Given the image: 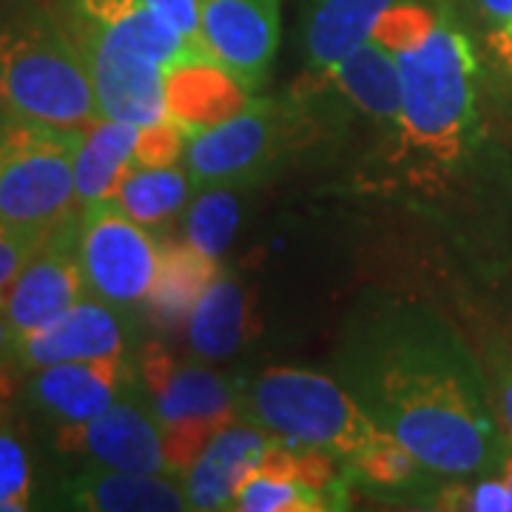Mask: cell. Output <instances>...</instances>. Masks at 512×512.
Segmentation results:
<instances>
[{
  "label": "cell",
  "instance_id": "obj_30",
  "mask_svg": "<svg viewBox=\"0 0 512 512\" xmlns=\"http://www.w3.org/2000/svg\"><path fill=\"white\" fill-rule=\"evenodd\" d=\"M146 3L160 15V18L168 20V23H171V26H174L197 52L208 55V49H205V43H202L200 35V0H146ZM211 60H214V57H211ZM214 63H217V60H214Z\"/></svg>",
  "mask_w": 512,
  "mask_h": 512
},
{
  "label": "cell",
  "instance_id": "obj_21",
  "mask_svg": "<svg viewBox=\"0 0 512 512\" xmlns=\"http://www.w3.org/2000/svg\"><path fill=\"white\" fill-rule=\"evenodd\" d=\"M248 322V305L245 291L231 271L217 268L214 279L197 299L194 311L188 313L185 333H188V348L194 359L200 362H222L231 353H237L245 336Z\"/></svg>",
  "mask_w": 512,
  "mask_h": 512
},
{
  "label": "cell",
  "instance_id": "obj_5",
  "mask_svg": "<svg viewBox=\"0 0 512 512\" xmlns=\"http://www.w3.org/2000/svg\"><path fill=\"white\" fill-rule=\"evenodd\" d=\"M311 137L299 100L248 97L234 114L188 134L183 163L202 188H254L271 180Z\"/></svg>",
  "mask_w": 512,
  "mask_h": 512
},
{
  "label": "cell",
  "instance_id": "obj_29",
  "mask_svg": "<svg viewBox=\"0 0 512 512\" xmlns=\"http://www.w3.org/2000/svg\"><path fill=\"white\" fill-rule=\"evenodd\" d=\"M52 228H26L0 222V299L12 288V282L26 268V262L40 251Z\"/></svg>",
  "mask_w": 512,
  "mask_h": 512
},
{
  "label": "cell",
  "instance_id": "obj_20",
  "mask_svg": "<svg viewBox=\"0 0 512 512\" xmlns=\"http://www.w3.org/2000/svg\"><path fill=\"white\" fill-rule=\"evenodd\" d=\"M143 126L97 117L86 126L83 143L74 165V205L86 208L89 202L109 197L117 183L137 165Z\"/></svg>",
  "mask_w": 512,
  "mask_h": 512
},
{
  "label": "cell",
  "instance_id": "obj_18",
  "mask_svg": "<svg viewBox=\"0 0 512 512\" xmlns=\"http://www.w3.org/2000/svg\"><path fill=\"white\" fill-rule=\"evenodd\" d=\"M330 89L339 103L353 114H362L367 123L379 126L390 140V157H399L402 151V77L399 60L382 46L376 37H370L362 49L336 66L328 80L316 83Z\"/></svg>",
  "mask_w": 512,
  "mask_h": 512
},
{
  "label": "cell",
  "instance_id": "obj_26",
  "mask_svg": "<svg viewBox=\"0 0 512 512\" xmlns=\"http://www.w3.org/2000/svg\"><path fill=\"white\" fill-rule=\"evenodd\" d=\"M476 350L498 421L507 433V441H512V333L507 325L484 330Z\"/></svg>",
  "mask_w": 512,
  "mask_h": 512
},
{
  "label": "cell",
  "instance_id": "obj_13",
  "mask_svg": "<svg viewBox=\"0 0 512 512\" xmlns=\"http://www.w3.org/2000/svg\"><path fill=\"white\" fill-rule=\"evenodd\" d=\"M77 231L80 208L52 225L40 251L26 262V268L3 296V311L12 325L15 342L26 333L43 328L57 313L72 308L77 299L89 293L77 254Z\"/></svg>",
  "mask_w": 512,
  "mask_h": 512
},
{
  "label": "cell",
  "instance_id": "obj_1",
  "mask_svg": "<svg viewBox=\"0 0 512 512\" xmlns=\"http://www.w3.org/2000/svg\"><path fill=\"white\" fill-rule=\"evenodd\" d=\"M330 373L441 481L498 473L507 433L484 367L439 305L413 293L362 291L336 333Z\"/></svg>",
  "mask_w": 512,
  "mask_h": 512
},
{
  "label": "cell",
  "instance_id": "obj_4",
  "mask_svg": "<svg viewBox=\"0 0 512 512\" xmlns=\"http://www.w3.org/2000/svg\"><path fill=\"white\" fill-rule=\"evenodd\" d=\"M237 413L276 439L325 453L342 467L384 436L333 373L305 367H274L239 384Z\"/></svg>",
  "mask_w": 512,
  "mask_h": 512
},
{
  "label": "cell",
  "instance_id": "obj_14",
  "mask_svg": "<svg viewBox=\"0 0 512 512\" xmlns=\"http://www.w3.org/2000/svg\"><path fill=\"white\" fill-rule=\"evenodd\" d=\"M128 316L131 313L86 293L52 322L15 342V365L20 373H32L60 362L123 356L131 348Z\"/></svg>",
  "mask_w": 512,
  "mask_h": 512
},
{
  "label": "cell",
  "instance_id": "obj_28",
  "mask_svg": "<svg viewBox=\"0 0 512 512\" xmlns=\"http://www.w3.org/2000/svg\"><path fill=\"white\" fill-rule=\"evenodd\" d=\"M430 507L433 510L512 512V490L501 476L441 481V487L433 495Z\"/></svg>",
  "mask_w": 512,
  "mask_h": 512
},
{
  "label": "cell",
  "instance_id": "obj_8",
  "mask_svg": "<svg viewBox=\"0 0 512 512\" xmlns=\"http://www.w3.org/2000/svg\"><path fill=\"white\" fill-rule=\"evenodd\" d=\"M77 254L86 291L120 311L146 308L160 271L163 245L114 197L80 208Z\"/></svg>",
  "mask_w": 512,
  "mask_h": 512
},
{
  "label": "cell",
  "instance_id": "obj_25",
  "mask_svg": "<svg viewBox=\"0 0 512 512\" xmlns=\"http://www.w3.org/2000/svg\"><path fill=\"white\" fill-rule=\"evenodd\" d=\"M239 225V191L202 188L185 208L183 239L200 254L220 259Z\"/></svg>",
  "mask_w": 512,
  "mask_h": 512
},
{
  "label": "cell",
  "instance_id": "obj_6",
  "mask_svg": "<svg viewBox=\"0 0 512 512\" xmlns=\"http://www.w3.org/2000/svg\"><path fill=\"white\" fill-rule=\"evenodd\" d=\"M86 126L9 114L0 123V222L52 228L74 208V165Z\"/></svg>",
  "mask_w": 512,
  "mask_h": 512
},
{
  "label": "cell",
  "instance_id": "obj_22",
  "mask_svg": "<svg viewBox=\"0 0 512 512\" xmlns=\"http://www.w3.org/2000/svg\"><path fill=\"white\" fill-rule=\"evenodd\" d=\"M217 259L200 254L188 242H165L160 256V271L154 279V288L148 296L146 308L151 316L165 325H183L188 322V313L194 311L197 299L208 288V282L217 274Z\"/></svg>",
  "mask_w": 512,
  "mask_h": 512
},
{
  "label": "cell",
  "instance_id": "obj_19",
  "mask_svg": "<svg viewBox=\"0 0 512 512\" xmlns=\"http://www.w3.org/2000/svg\"><path fill=\"white\" fill-rule=\"evenodd\" d=\"M396 3L402 0H308L305 63L311 86L328 80L339 63L362 49Z\"/></svg>",
  "mask_w": 512,
  "mask_h": 512
},
{
  "label": "cell",
  "instance_id": "obj_31",
  "mask_svg": "<svg viewBox=\"0 0 512 512\" xmlns=\"http://www.w3.org/2000/svg\"><path fill=\"white\" fill-rule=\"evenodd\" d=\"M15 373H20L15 365V333H12V325L3 311V299H0V396L9 393Z\"/></svg>",
  "mask_w": 512,
  "mask_h": 512
},
{
  "label": "cell",
  "instance_id": "obj_7",
  "mask_svg": "<svg viewBox=\"0 0 512 512\" xmlns=\"http://www.w3.org/2000/svg\"><path fill=\"white\" fill-rule=\"evenodd\" d=\"M143 390L163 424L171 473L183 476L205 441L225 424L239 421V384L211 370L208 362H171L160 348L137 356Z\"/></svg>",
  "mask_w": 512,
  "mask_h": 512
},
{
  "label": "cell",
  "instance_id": "obj_34",
  "mask_svg": "<svg viewBox=\"0 0 512 512\" xmlns=\"http://www.w3.org/2000/svg\"><path fill=\"white\" fill-rule=\"evenodd\" d=\"M6 117H9V111H6V106H3V100H0V123H3Z\"/></svg>",
  "mask_w": 512,
  "mask_h": 512
},
{
  "label": "cell",
  "instance_id": "obj_11",
  "mask_svg": "<svg viewBox=\"0 0 512 512\" xmlns=\"http://www.w3.org/2000/svg\"><path fill=\"white\" fill-rule=\"evenodd\" d=\"M63 23L74 40H92L177 72L194 63H214L197 52L146 0H60Z\"/></svg>",
  "mask_w": 512,
  "mask_h": 512
},
{
  "label": "cell",
  "instance_id": "obj_16",
  "mask_svg": "<svg viewBox=\"0 0 512 512\" xmlns=\"http://www.w3.org/2000/svg\"><path fill=\"white\" fill-rule=\"evenodd\" d=\"M46 504L80 512H183L191 501L180 476L128 473L100 464H83L72 476L57 478Z\"/></svg>",
  "mask_w": 512,
  "mask_h": 512
},
{
  "label": "cell",
  "instance_id": "obj_2",
  "mask_svg": "<svg viewBox=\"0 0 512 512\" xmlns=\"http://www.w3.org/2000/svg\"><path fill=\"white\" fill-rule=\"evenodd\" d=\"M393 55L402 77L399 157L413 151L427 171L473 180L512 208L510 160L487 117V103L495 100L456 0H436L430 23Z\"/></svg>",
  "mask_w": 512,
  "mask_h": 512
},
{
  "label": "cell",
  "instance_id": "obj_23",
  "mask_svg": "<svg viewBox=\"0 0 512 512\" xmlns=\"http://www.w3.org/2000/svg\"><path fill=\"white\" fill-rule=\"evenodd\" d=\"M109 197L120 202L137 222L157 228L191 205L197 185L185 163L134 165Z\"/></svg>",
  "mask_w": 512,
  "mask_h": 512
},
{
  "label": "cell",
  "instance_id": "obj_24",
  "mask_svg": "<svg viewBox=\"0 0 512 512\" xmlns=\"http://www.w3.org/2000/svg\"><path fill=\"white\" fill-rule=\"evenodd\" d=\"M495 106L512 114V0H456Z\"/></svg>",
  "mask_w": 512,
  "mask_h": 512
},
{
  "label": "cell",
  "instance_id": "obj_15",
  "mask_svg": "<svg viewBox=\"0 0 512 512\" xmlns=\"http://www.w3.org/2000/svg\"><path fill=\"white\" fill-rule=\"evenodd\" d=\"M74 46L86 63L100 117L126 120L137 126L171 120L168 69L146 57L128 55L92 40H74Z\"/></svg>",
  "mask_w": 512,
  "mask_h": 512
},
{
  "label": "cell",
  "instance_id": "obj_17",
  "mask_svg": "<svg viewBox=\"0 0 512 512\" xmlns=\"http://www.w3.org/2000/svg\"><path fill=\"white\" fill-rule=\"evenodd\" d=\"M276 436L259 430L248 421H231L205 441L200 456L194 458L180 476L191 510L220 512L234 507L237 490L245 478L262 464Z\"/></svg>",
  "mask_w": 512,
  "mask_h": 512
},
{
  "label": "cell",
  "instance_id": "obj_32",
  "mask_svg": "<svg viewBox=\"0 0 512 512\" xmlns=\"http://www.w3.org/2000/svg\"><path fill=\"white\" fill-rule=\"evenodd\" d=\"M495 476H501L507 481V487L512 490V441H507V450H504V456H501V467H498V473Z\"/></svg>",
  "mask_w": 512,
  "mask_h": 512
},
{
  "label": "cell",
  "instance_id": "obj_27",
  "mask_svg": "<svg viewBox=\"0 0 512 512\" xmlns=\"http://www.w3.org/2000/svg\"><path fill=\"white\" fill-rule=\"evenodd\" d=\"M0 501L9 507V512L35 507L32 458L18 433L6 424H0Z\"/></svg>",
  "mask_w": 512,
  "mask_h": 512
},
{
  "label": "cell",
  "instance_id": "obj_3",
  "mask_svg": "<svg viewBox=\"0 0 512 512\" xmlns=\"http://www.w3.org/2000/svg\"><path fill=\"white\" fill-rule=\"evenodd\" d=\"M0 100L9 114L57 126H89L100 117L66 23L35 0L0 9Z\"/></svg>",
  "mask_w": 512,
  "mask_h": 512
},
{
  "label": "cell",
  "instance_id": "obj_9",
  "mask_svg": "<svg viewBox=\"0 0 512 512\" xmlns=\"http://www.w3.org/2000/svg\"><path fill=\"white\" fill-rule=\"evenodd\" d=\"M55 450L60 456L111 470L171 473L163 424L151 410L146 390L120 399L92 419L55 427Z\"/></svg>",
  "mask_w": 512,
  "mask_h": 512
},
{
  "label": "cell",
  "instance_id": "obj_12",
  "mask_svg": "<svg viewBox=\"0 0 512 512\" xmlns=\"http://www.w3.org/2000/svg\"><path fill=\"white\" fill-rule=\"evenodd\" d=\"M134 393H143V379L131 353L40 367L23 384L26 404L55 427L92 419Z\"/></svg>",
  "mask_w": 512,
  "mask_h": 512
},
{
  "label": "cell",
  "instance_id": "obj_10",
  "mask_svg": "<svg viewBox=\"0 0 512 512\" xmlns=\"http://www.w3.org/2000/svg\"><path fill=\"white\" fill-rule=\"evenodd\" d=\"M208 55L254 97L265 89L282 37V0H200Z\"/></svg>",
  "mask_w": 512,
  "mask_h": 512
},
{
  "label": "cell",
  "instance_id": "obj_33",
  "mask_svg": "<svg viewBox=\"0 0 512 512\" xmlns=\"http://www.w3.org/2000/svg\"><path fill=\"white\" fill-rule=\"evenodd\" d=\"M510 274H512V265H510ZM504 325H507V330L512 333V276H510V305H507V322H504Z\"/></svg>",
  "mask_w": 512,
  "mask_h": 512
},
{
  "label": "cell",
  "instance_id": "obj_35",
  "mask_svg": "<svg viewBox=\"0 0 512 512\" xmlns=\"http://www.w3.org/2000/svg\"><path fill=\"white\" fill-rule=\"evenodd\" d=\"M0 512H9V507H6V504H3V501H0Z\"/></svg>",
  "mask_w": 512,
  "mask_h": 512
}]
</instances>
